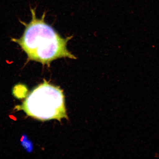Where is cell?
<instances>
[{
  "label": "cell",
  "mask_w": 159,
  "mask_h": 159,
  "mask_svg": "<svg viewBox=\"0 0 159 159\" xmlns=\"http://www.w3.org/2000/svg\"><path fill=\"white\" fill-rule=\"evenodd\" d=\"M32 18L25 26L23 34L19 39H12L26 53L28 59L49 65L61 57L76 59L67 49V43L72 37L63 38L45 21V13L40 19L36 16L35 9L31 8Z\"/></svg>",
  "instance_id": "cell-1"
},
{
  "label": "cell",
  "mask_w": 159,
  "mask_h": 159,
  "mask_svg": "<svg viewBox=\"0 0 159 159\" xmlns=\"http://www.w3.org/2000/svg\"><path fill=\"white\" fill-rule=\"evenodd\" d=\"M19 109L28 116L41 121L67 119L65 96L60 87L55 86L44 80L30 93Z\"/></svg>",
  "instance_id": "cell-2"
},
{
  "label": "cell",
  "mask_w": 159,
  "mask_h": 159,
  "mask_svg": "<svg viewBox=\"0 0 159 159\" xmlns=\"http://www.w3.org/2000/svg\"><path fill=\"white\" fill-rule=\"evenodd\" d=\"M23 139V145L28 152H30L33 150V144L30 141L27 140L26 137L24 136Z\"/></svg>",
  "instance_id": "cell-3"
}]
</instances>
